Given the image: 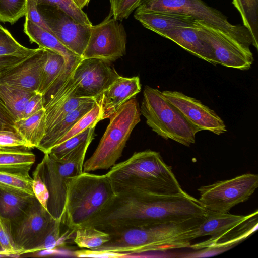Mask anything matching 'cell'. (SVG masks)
<instances>
[{
    "instance_id": "6da1fadb",
    "label": "cell",
    "mask_w": 258,
    "mask_h": 258,
    "mask_svg": "<svg viewBox=\"0 0 258 258\" xmlns=\"http://www.w3.org/2000/svg\"><path fill=\"white\" fill-rule=\"evenodd\" d=\"M206 212L198 199L184 191L176 195L132 192L115 194L95 221L108 231L183 222L202 217Z\"/></svg>"
},
{
    "instance_id": "7a4b0ae2",
    "label": "cell",
    "mask_w": 258,
    "mask_h": 258,
    "mask_svg": "<svg viewBox=\"0 0 258 258\" xmlns=\"http://www.w3.org/2000/svg\"><path fill=\"white\" fill-rule=\"evenodd\" d=\"M204 216L187 221L131 227L108 233L110 240L92 250L120 254L121 257L151 251L190 247L194 232Z\"/></svg>"
},
{
    "instance_id": "3957f363",
    "label": "cell",
    "mask_w": 258,
    "mask_h": 258,
    "mask_svg": "<svg viewBox=\"0 0 258 258\" xmlns=\"http://www.w3.org/2000/svg\"><path fill=\"white\" fill-rule=\"evenodd\" d=\"M115 194L146 192L176 195L184 191L159 152H135L128 159L115 164L106 174Z\"/></svg>"
},
{
    "instance_id": "277c9868",
    "label": "cell",
    "mask_w": 258,
    "mask_h": 258,
    "mask_svg": "<svg viewBox=\"0 0 258 258\" xmlns=\"http://www.w3.org/2000/svg\"><path fill=\"white\" fill-rule=\"evenodd\" d=\"M115 195L106 174L83 172L68 184L61 223L75 232L100 212Z\"/></svg>"
},
{
    "instance_id": "5b68a950",
    "label": "cell",
    "mask_w": 258,
    "mask_h": 258,
    "mask_svg": "<svg viewBox=\"0 0 258 258\" xmlns=\"http://www.w3.org/2000/svg\"><path fill=\"white\" fill-rule=\"evenodd\" d=\"M93 138H91L60 160L48 153L44 156L34 172L45 184L49 197L47 210L55 220H60L67 198L68 186L72 179L83 171L85 157Z\"/></svg>"
},
{
    "instance_id": "8992f818",
    "label": "cell",
    "mask_w": 258,
    "mask_h": 258,
    "mask_svg": "<svg viewBox=\"0 0 258 258\" xmlns=\"http://www.w3.org/2000/svg\"><path fill=\"white\" fill-rule=\"evenodd\" d=\"M141 114L135 98L121 106L109 118V123L96 150L84 163L83 171L90 172L113 166L121 156L133 130L140 121Z\"/></svg>"
},
{
    "instance_id": "52a82bcc",
    "label": "cell",
    "mask_w": 258,
    "mask_h": 258,
    "mask_svg": "<svg viewBox=\"0 0 258 258\" xmlns=\"http://www.w3.org/2000/svg\"><path fill=\"white\" fill-rule=\"evenodd\" d=\"M140 109L147 125L163 139L187 147L195 143L196 134L199 130L158 89L145 86Z\"/></svg>"
},
{
    "instance_id": "ba28073f",
    "label": "cell",
    "mask_w": 258,
    "mask_h": 258,
    "mask_svg": "<svg viewBox=\"0 0 258 258\" xmlns=\"http://www.w3.org/2000/svg\"><path fill=\"white\" fill-rule=\"evenodd\" d=\"M137 9L190 16L221 29L244 45L249 46L252 44L251 35L246 27L232 24L221 11L210 7L203 0H141Z\"/></svg>"
},
{
    "instance_id": "9c48e42d",
    "label": "cell",
    "mask_w": 258,
    "mask_h": 258,
    "mask_svg": "<svg viewBox=\"0 0 258 258\" xmlns=\"http://www.w3.org/2000/svg\"><path fill=\"white\" fill-rule=\"evenodd\" d=\"M258 186V175L246 173L200 187L198 201L208 211L226 213L247 201Z\"/></svg>"
},
{
    "instance_id": "30bf717a",
    "label": "cell",
    "mask_w": 258,
    "mask_h": 258,
    "mask_svg": "<svg viewBox=\"0 0 258 258\" xmlns=\"http://www.w3.org/2000/svg\"><path fill=\"white\" fill-rule=\"evenodd\" d=\"M56 220L35 197L19 216L11 221L13 240L21 254L32 253L39 246Z\"/></svg>"
},
{
    "instance_id": "8fae6325",
    "label": "cell",
    "mask_w": 258,
    "mask_h": 258,
    "mask_svg": "<svg viewBox=\"0 0 258 258\" xmlns=\"http://www.w3.org/2000/svg\"><path fill=\"white\" fill-rule=\"evenodd\" d=\"M196 26L203 39L211 47L214 65L220 64L242 71L249 70L254 61L249 46L234 39L221 29L196 20Z\"/></svg>"
},
{
    "instance_id": "7c38bea8",
    "label": "cell",
    "mask_w": 258,
    "mask_h": 258,
    "mask_svg": "<svg viewBox=\"0 0 258 258\" xmlns=\"http://www.w3.org/2000/svg\"><path fill=\"white\" fill-rule=\"evenodd\" d=\"M127 35L123 25L110 14L103 21L92 25L83 59L97 58L111 62L126 53Z\"/></svg>"
},
{
    "instance_id": "4fadbf2b",
    "label": "cell",
    "mask_w": 258,
    "mask_h": 258,
    "mask_svg": "<svg viewBox=\"0 0 258 258\" xmlns=\"http://www.w3.org/2000/svg\"><path fill=\"white\" fill-rule=\"evenodd\" d=\"M38 10L57 39L69 50L82 57L88 42L91 26L78 22L54 6L38 5Z\"/></svg>"
},
{
    "instance_id": "5bb4252c",
    "label": "cell",
    "mask_w": 258,
    "mask_h": 258,
    "mask_svg": "<svg viewBox=\"0 0 258 258\" xmlns=\"http://www.w3.org/2000/svg\"><path fill=\"white\" fill-rule=\"evenodd\" d=\"M119 76L109 61L82 58L71 74L76 86L73 97L95 99Z\"/></svg>"
},
{
    "instance_id": "9a60e30c",
    "label": "cell",
    "mask_w": 258,
    "mask_h": 258,
    "mask_svg": "<svg viewBox=\"0 0 258 258\" xmlns=\"http://www.w3.org/2000/svg\"><path fill=\"white\" fill-rule=\"evenodd\" d=\"M167 100L199 131L207 130L219 135L227 132L223 120L200 100L177 91L162 92Z\"/></svg>"
},
{
    "instance_id": "2e32d148",
    "label": "cell",
    "mask_w": 258,
    "mask_h": 258,
    "mask_svg": "<svg viewBox=\"0 0 258 258\" xmlns=\"http://www.w3.org/2000/svg\"><path fill=\"white\" fill-rule=\"evenodd\" d=\"M257 210L245 220L234 226L221 235L209 238L190 245V248L200 250L187 255V257H210L219 254L242 242L257 229Z\"/></svg>"
},
{
    "instance_id": "e0dca14e",
    "label": "cell",
    "mask_w": 258,
    "mask_h": 258,
    "mask_svg": "<svg viewBox=\"0 0 258 258\" xmlns=\"http://www.w3.org/2000/svg\"><path fill=\"white\" fill-rule=\"evenodd\" d=\"M47 58V49L38 47L36 52L5 73L0 83L37 92Z\"/></svg>"
},
{
    "instance_id": "ac0fdd59",
    "label": "cell",
    "mask_w": 258,
    "mask_h": 258,
    "mask_svg": "<svg viewBox=\"0 0 258 258\" xmlns=\"http://www.w3.org/2000/svg\"><path fill=\"white\" fill-rule=\"evenodd\" d=\"M141 90L138 76H119L95 99L101 110V120L110 118L124 103Z\"/></svg>"
},
{
    "instance_id": "d6986e66",
    "label": "cell",
    "mask_w": 258,
    "mask_h": 258,
    "mask_svg": "<svg viewBox=\"0 0 258 258\" xmlns=\"http://www.w3.org/2000/svg\"><path fill=\"white\" fill-rule=\"evenodd\" d=\"M23 31L31 43H35L39 47L51 50L64 58L66 69L61 86L70 77L82 58L67 48L53 34L33 24L26 18Z\"/></svg>"
},
{
    "instance_id": "ffe728a7",
    "label": "cell",
    "mask_w": 258,
    "mask_h": 258,
    "mask_svg": "<svg viewBox=\"0 0 258 258\" xmlns=\"http://www.w3.org/2000/svg\"><path fill=\"white\" fill-rule=\"evenodd\" d=\"M134 18L146 28L160 35L178 27H196V19L186 15L166 12L152 11L136 9Z\"/></svg>"
},
{
    "instance_id": "44dd1931",
    "label": "cell",
    "mask_w": 258,
    "mask_h": 258,
    "mask_svg": "<svg viewBox=\"0 0 258 258\" xmlns=\"http://www.w3.org/2000/svg\"><path fill=\"white\" fill-rule=\"evenodd\" d=\"M160 36L174 42L191 54L214 65V58L210 45L205 41L197 27H178L165 31Z\"/></svg>"
},
{
    "instance_id": "7402d4cb",
    "label": "cell",
    "mask_w": 258,
    "mask_h": 258,
    "mask_svg": "<svg viewBox=\"0 0 258 258\" xmlns=\"http://www.w3.org/2000/svg\"><path fill=\"white\" fill-rule=\"evenodd\" d=\"M248 216L249 215H237L206 210L202 221L194 232V238L205 236H210V238H216L243 222Z\"/></svg>"
},
{
    "instance_id": "603a6c76",
    "label": "cell",
    "mask_w": 258,
    "mask_h": 258,
    "mask_svg": "<svg viewBox=\"0 0 258 258\" xmlns=\"http://www.w3.org/2000/svg\"><path fill=\"white\" fill-rule=\"evenodd\" d=\"M96 104L95 100L93 99L82 104L72 111L44 135L37 148L44 154L48 153L75 124Z\"/></svg>"
},
{
    "instance_id": "cb8c5ba5",
    "label": "cell",
    "mask_w": 258,
    "mask_h": 258,
    "mask_svg": "<svg viewBox=\"0 0 258 258\" xmlns=\"http://www.w3.org/2000/svg\"><path fill=\"white\" fill-rule=\"evenodd\" d=\"M46 49L47 58L37 91L43 96L53 93L60 87L66 69L64 58L55 52Z\"/></svg>"
},
{
    "instance_id": "d4e9b609",
    "label": "cell",
    "mask_w": 258,
    "mask_h": 258,
    "mask_svg": "<svg viewBox=\"0 0 258 258\" xmlns=\"http://www.w3.org/2000/svg\"><path fill=\"white\" fill-rule=\"evenodd\" d=\"M36 92L0 83V98L15 120L23 117L25 107Z\"/></svg>"
},
{
    "instance_id": "484cf974",
    "label": "cell",
    "mask_w": 258,
    "mask_h": 258,
    "mask_svg": "<svg viewBox=\"0 0 258 258\" xmlns=\"http://www.w3.org/2000/svg\"><path fill=\"white\" fill-rule=\"evenodd\" d=\"M14 128L32 149L37 148L45 133L44 108L28 117L15 120Z\"/></svg>"
},
{
    "instance_id": "4316f807",
    "label": "cell",
    "mask_w": 258,
    "mask_h": 258,
    "mask_svg": "<svg viewBox=\"0 0 258 258\" xmlns=\"http://www.w3.org/2000/svg\"><path fill=\"white\" fill-rule=\"evenodd\" d=\"M35 161L31 149L0 148V171L29 172Z\"/></svg>"
},
{
    "instance_id": "83f0119b",
    "label": "cell",
    "mask_w": 258,
    "mask_h": 258,
    "mask_svg": "<svg viewBox=\"0 0 258 258\" xmlns=\"http://www.w3.org/2000/svg\"><path fill=\"white\" fill-rule=\"evenodd\" d=\"M35 197L0 188V216L10 221L19 216Z\"/></svg>"
},
{
    "instance_id": "f1b7e54d",
    "label": "cell",
    "mask_w": 258,
    "mask_h": 258,
    "mask_svg": "<svg viewBox=\"0 0 258 258\" xmlns=\"http://www.w3.org/2000/svg\"><path fill=\"white\" fill-rule=\"evenodd\" d=\"M95 99L92 98L71 97L62 102L44 107L45 111V133L82 104Z\"/></svg>"
},
{
    "instance_id": "f546056e",
    "label": "cell",
    "mask_w": 258,
    "mask_h": 258,
    "mask_svg": "<svg viewBox=\"0 0 258 258\" xmlns=\"http://www.w3.org/2000/svg\"><path fill=\"white\" fill-rule=\"evenodd\" d=\"M0 188L15 193L34 196L33 178L29 172L0 171Z\"/></svg>"
},
{
    "instance_id": "4dcf8cb0",
    "label": "cell",
    "mask_w": 258,
    "mask_h": 258,
    "mask_svg": "<svg viewBox=\"0 0 258 258\" xmlns=\"http://www.w3.org/2000/svg\"><path fill=\"white\" fill-rule=\"evenodd\" d=\"M239 13L243 25L249 31L252 45L258 48V0H232Z\"/></svg>"
},
{
    "instance_id": "1f68e13d",
    "label": "cell",
    "mask_w": 258,
    "mask_h": 258,
    "mask_svg": "<svg viewBox=\"0 0 258 258\" xmlns=\"http://www.w3.org/2000/svg\"><path fill=\"white\" fill-rule=\"evenodd\" d=\"M110 235L92 226L78 228L75 231L74 241L80 248L89 249L99 247L107 242Z\"/></svg>"
},
{
    "instance_id": "d6a6232c",
    "label": "cell",
    "mask_w": 258,
    "mask_h": 258,
    "mask_svg": "<svg viewBox=\"0 0 258 258\" xmlns=\"http://www.w3.org/2000/svg\"><path fill=\"white\" fill-rule=\"evenodd\" d=\"M38 49V48L31 49L23 46L0 24V56L28 57Z\"/></svg>"
},
{
    "instance_id": "836d02e7",
    "label": "cell",
    "mask_w": 258,
    "mask_h": 258,
    "mask_svg": "<svg viewBox=\"0 0 258 258\" xmlns=\"http://www.w3.org/2000/svg\"><path fill=\"white\" fill-rule=\"evenodd\" d=\"M95 128V126L89 127L68 139L62 143L53 147L48 153L56 159H62L83 143L94 138Z\"/></svg>"
},
{
    "instance_id": "e575fe53",
    "label": "cell",
    "mask_w": 258,
    "mask_h": 258,
    "mask_svg": "<svg viewBox=\"0 0 258 258\" xmlns=\"http://www.w3.org/2000/svg\"><path fill=\"white\" fill-rule=\"evenodd\" d=\"M101 120V110L99 105H96L83 115L57 142L56 145L62 143L68 139L82 133L87 128L95 126Z\"/></svg>"
},
{
    "instance_id": "d590c367",
    "label": "cell",
    "mask_w": 258,
    "mask_h": 258,
    "mask_svg": "<svg viewBox=\"0 0 258 258\" xmlns=\"http://www.w3.org/2000/svg\"><path fill=\"white\" fill-rule=\"evenodd\" d=\"M26 0H0V22L14 24L25 15Z\"/></svg>"
},
{
    "instance_id": "8d00e7d4",
    "label": "cell",
    "mask_w": 258,
    "mask_h": 258,
    "mask_svg": "<svg viewBox=\"0 0 258 258\" xmlns=\"http://www.w3.org/2000/svg\"><path fill=\"white\" fill-rule=\"evenodd\" d=\"M49 5L55 7L64 12L78 22L92 26V23L82 9L74 0H38V5Z\"/></svg>"
},
{
    "instance_id": "74e56055",
    "label": "cell",
    "mask_w": 258,
    "mask_h": 258,
    "mask_svg": "<svg viewBox=\"0 0 258 258\" xmlns=\"http://www.w3.org/2000/svg\"><path fill=\"white\" fill-rule=\"evenodd\" d=\"M0 245L8 256L21 255L13 238L11 221L0 216Z\"/></svg>"
},
{
    "instance_id": "f35d334b",
    "label": "cell",
    "mask_w": 258,
    "mask_h": 258,
    "mask_svg": "<svg viewBox=\"0 0 258 258\" xmlns=\"http://www.w3.org/2000/svg\"><path fill=\"white\" fill-rule=\"evenodd\" d=\"M141 0H109V14L117 21L127 19L136 10Z\"/></svg>"
},
{
    "instance_id": "ab89813d",
    "label": "cell",
    "mask_w": 258,
    "mask_h": 258,
    "mask_svg": "<svg viewBox=\"0 0 258 258\" xmlns=\"http://www.w3.org/2000/svg\"><path fill=\"white\" fill-rule=\"evenodd\" d=\"M0 148L32 149L16 131L0 130Z\"/></svg>"
},
{
    "instance_id": "60d3db41",
    "label": "cell",
    "mask_w": 258,
    "mask_h": 258,
    "mask_svg": "<svg viewBox=\"0 0 258 258\" xmlns=\"http://www.w3.org/2000/svg\"><path fill=\"white\" fill-rule=\"evenodd\" d=\"M38 0H26L25 18L33 24L51 33V31L44 21L38 10Z\"/></svg>"
},
{
    "instance_id": "b9f144b4",
    "label": "cell",
    "mask_w": 258,
    "mask_h": 258,
    "mask_svg": "<svg viewBox=\"0 0 258 258\" xmlns=\"http://www.w3.org/2000/svg\"><path fill=\"white\" fill-rule=\"evenodd\" d=\"M33 176V190L34 196L47 210V205L49 197L47 188L39 176L34 172Z\"/></svg>"
},
{
    "instance_id": "7bdbcfd3",
    "label": "cell",
    "mask_w": 258,
    "mask_h": 258,
    "mask_svg": "<svg viewBox=\"0 0 258 258\" xmlns=\"http://www.w3.org/2000/svg\"><path fill=\"white\" fill-rule=\"evenodd\" d=\"M44 108L43 96L36 92L29 100L24 109L23 117H28Z\"/></svg>"
},
{
    "instance_id": "ee69618b",
    "label": "cell",
    "mask_w": 258,
    "mask_h": 258,
    "mask_svg": "<svg viewBox=\"0 0 258 258\" xmlns=\"http://www.w3.org/2000/svg\"><path fill=\"white\" fill-rule=\"evenodd\" d=\"M15 121L0 98V130L15 131Z\"/></svg>"
},
{
    "instance_id": "f6af8a7d",
    "label": "cell",
    "mask_w": 258,
    "mask_h": 258,
    "mask_svg": "<svg viewBox=\"0 0 258 258\" xmlns=\"http://www.w3.org/2000/svg\"><path fill=\"white\" fill-rule=\"evenodd\" d=\"M28 57L0 56V78L5 73L22 62Z\"/></svg>"
},
{
    "instance_id": "bcb514c9",
    "label": "cell",
    "mask_w": 258,
    "mask_h": 258,
    "mask_svg": "<svg viewBox=\"0 0 258 258\" xmlns=\"http://www.w3.org/2000/svg\"><path fill=\"white\" fill-rule=\"evenodd\" d=\"M90 0H78L77 5L81 9L85 6H87Z\"/></svg>"
},
{
    "instance_id": "7dc6e473",
    "label": "cell",
    "mask_w": 258,
    "mask_h": 258,
    "mask_svg": "<svg viewBox=\"0 0 258 258\" xmlns=\"http://www.w3.org/2000/svg\"><path fill=\"white\" fill-rule=\"evenodd\" d=\"M8 256L6 253L3 250L0 245V256Z\"/></svg>"
},
{
    "instance_id": "c3c4849f",
    "label": "cell",
    "mask_w": 258,
    "mask_h": 258,
    "mask_svg": "<svg viewBox=\"0 0 258 258\" xmlns=\"http://www.w3.org/2000/svg\"><path fill=\"white\" fill-rule=\"evenodd\" d=\"M74 1H75V3H76V4H77V3H78V0H74Z\"/></svg>"
}]
</instances>
